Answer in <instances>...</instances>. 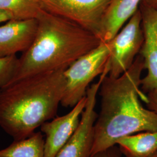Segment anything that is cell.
<instances>
[{"label": "cell", "instance_id": "1", "mask_svg": "<svg viewBox=\"0 0 157 157\" xmlns=\"http://www.w3.org/2000/svg\"><path fill=\"white\" fill-rule=\"evenodd\" d=\"M144 70V60L139 54L121 76L115 78L108 74L104 77L98 92L101 107L94 124L92 155L116 145L124 136L157 131V112L146 108L141 102L148 101L141 90Z\"/></svg>", "mask_w": 157, "mask_h": 157}, {"label": "cell", "instance_id": "2", "mask_svg": "<svg viewBox=\"0 0 157 157\" xmlns=\"http://www.w3.org/2000/svg\"><path fill=\"white\" fill-rule=\"evenodd\" d=\"M65 70L29 76L0 89V128L14 140L28 137L55 118L65 89Z\"/></svg>", "mask_w": 157, "mask_h": 157}, {"label": "cell", "instance_id": "3", "mask_svg": "<svg viewBox=\"0 0 157 157\" xmlns=\"http://www.w3.org/2000/svg\"><path fill=\"white\" fill-rule=\"evenodd\" d=\"M36 19L33 42L19 58L16 73L7 85L37 74L65 69L102 42L87 29L41 8Z\"/></svg>", "mask_w": 157, "mask_h": 157}, {"label": "cell", "instance_id": "4", "mask_svg": "<svg viewBox=\"0 0 157 157\" xmlns=\"http://www.w3.org/2000/svg\"><path fill=\"white\" fill-rule=\"evenodd\" d=\"M111 52V41L101 42L65 69V89L61 105L73 108L86 96L89 85L107 66Z\"/></svg>", "mask_w": 157, "mask_h": 157}, {"label": "cell", "instance_id": "5", "mask_svg": "<svg viewBox=\"0 0 157 157\" xmlns=\"http://www.w3.org/2000/svg\"><path fill=\"white\" fill-rule=\"evenodd\" d=\"M108 76L117 78L128 71L140 53L144 42L141 14L139 9L110 40Z\"/></svg>", "mask_w": 157, "mask_h": 157}, {"label": "cell", "instance_id": "6", "mask_svg": "<svg viewBox=\"0 0 157 157\" xmlns=\"http://www.w3.org/2000/svg\"><path fill=\"white\" fill-rule=\"evenodd\" d=\"M109 1L38 0L37 2L42 10L74 22L100 38L102 21Z\"/></svg>", "mask_w": 157, "mask_h": 157}, {"label": "cell", "instance_id": "7", "mask_svg": "<svg viewBox=\"0 0 157 157\" xmlns=\"http://www.w3.org/2000/svg\"><path fill=\"white\" fill-rule=\"evenodd\" d=\"M108 72L109 67L107 64L98 81L91 84L87 89L86 104L78 127L56 157H91L94 124L98 115L95 111L97 97L101 83Z\"/></svg>", "mask_w": 157, "mask_h": 157}, {"label": "cell", "instance_id": "8", "mask_svg": "<svg viewBox=\"0 0 157 157\" xmlns=\"http://www.w3.org/2000/svg\"><path fill=\"white\" fill-rule=\"evenodd\" d=\"M144 42L141 56L144 63L146 76L141 80V90L147 95L157 90V9L141 2L139 7Z\"/></svg>", "mask_w": 157, "mask_h": 157}, {"label": "cell", "instance_id": "9", "mask_svg": "<svg viewBox=\"0 0 157 157\" xmlns=\"http://www.w3.org/2000/svg\"><path fill=\"white\" fill-rule=\"evenodd\" d=\"M86 104V96L67 114L53 118L40 126L45 135L44 157H56L72 137L80 123Z\"/></svg>", "mask_w": 157, "mask_h": 157}, {"label": "cell", "instance_id": "10", "mask_svg": "<svg viewBox=\"0 0 157 157\" xmlns=\"http://www.w3.org/2000/svg\"><path fill=\"white\" fill-rule=\"evenodd\" d=\"M37 29L36 18L11 19L0 25V57L16 56L32 45Z\"/></svg>", "mask_w": 157, "mask_h": 157}, {"label": "cell", "instance_id": "11", "mask_svg": "<svg viewBox=\"0 0 157 157\" xmlns=\"http://www.w3.org/2000/svg\"><path fill=\"white\" fill-rule=\"evenodd\" d=\"M143 0H110L101 23L100 39H112L137 11Z\"/></svg>", "mask_w": 157, "mask_h": 157}, {"label": "cell", "instance_id": "12", "mask_svg": "<svg viewBox=\"0 0 157 157\" xmlns=\"http://www.w3.org/2000/svg\"><path fill=\"white\" fill-rule=\"evenodd\" d=\"M116 145L124 157H155L157 154V131L124 136L117 141Z\"/></svg>", "mask_w": 157, "mask_h": 157}, {"label": "cell", "instance_id": "13", "mask_svg": "<svg viewBox=\"0 0 157 157\" xmlns=\"http://www.w3.org/2000/svg\"><path fill=\"white\" fill-rule=\"evenodd\" d=\"M44 136L34 132L28 137L14 140L10 146L0 150V157H44Z\"/></svg>", "mask_w": 157, "mask_h": 157}, {"label": "cell", "instance_id": "14", "mask_svg": "<svg viewBox=\"0 0 157 157\" xmlns=\"http://www.w3.org/2000/svg\"><path fill=\"white\" fill-rule=\"evenodd\" d=\"M40 8L33 0H0V11L11 13L15 19L36 18Z\"/></svg>", "mask_w": 157, "mask_h": 157}, {"label": "cell", "instance_id": "15", "mask_svg": "<svg viewBox=\"0 0 157 157\" xmlns=\"http://www.w3.org/2000/svg\"><path fill=\"white\" fill-rule=\"evenodd\" d=\"M19 58L16 56L0 57V89L6 86L17 71Z\"/></svg>", "mask_w": 157, "mask_h": 157}, {"label": "cell", "instance_id": "16", "mask_svg": "<svg viewBox=\"0 0 157 157\" xmlns=\"http://www.w3.org/2000/svg\"><path fill=\"white\" fill-rule=\"evenodd\" d=\"M91 157H123V156L117 145H115L106 150L95 153Z\"/></svg>", "mask_w": 157, "mask_h": 157}, {"label": "cell", "instance_id": "17", "mask_svg": "<svg viewBox=\"0 0 157 157\" xmlns=\"http://www.w3.org/2000/svg\"><path fill=\"white\" fill-rule=\"evenodd\" d=\"M148 101L146 103L147 107L155 112H157V90H154L147 94Z\"/></svg>", "mask_w": 157, "mask_h": 157}, {"label": "cell", "instance_id": "18", "mask_svg": "<svg viewBox=\"0 0 157 157\" xmlns=\"http://www.w3.org/2000/svg\"><path fill=\"white\" fill-rule=\"evenodd\" d=\"M11 19H15L11 13H9L8 12L0 11V23L6 22Z\"/></svg>", "mask_w": 157, "mask_h": 157}, {"label": "cell", "instance_id": "19", "mask_svg": "<svg viewBox=\"0 0 157 157\" xmlns=\"http://www.w3.org/2000/svg\"><path fill=\"white\" fill-rule=\"evenodd\" d=\"M141 2L157 9V0H143Z\"/></svg>", "mask_w": 157, "mask_h": 157}, {"label": "cell", "instance_id": "20", "mask_svg": "<svg viewBox=\"0 0 157 157\" xmlns=\"http://www.w3.org/2000/svg\"><path fill=\"white\" fill-rule=\"evenodd\" d=\"M33 1H36V2H37V1H38V0H33ZM37 3H38V2H37Z\"/></svg>", "mask_w": 157, "mask_h": 157}, {"label": "cell", "instance_id": "21", "mask_svg": "<svg viewBox=\"0 0 157 157\" xmlns=\"http://www.w3.org/2000/svg\"><path fill=\"white\" fill-rule=\"evenodd\" d=\"M155 157H157V155H155Z\"/></svg>", "mask_w": 157, "mask_h": 157}]
</instances>
